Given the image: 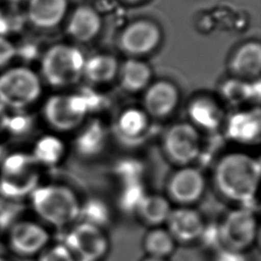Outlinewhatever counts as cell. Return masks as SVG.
Segmentation results:
<instances>
[{
    "mask_svg": "<svg viewBox=\"0 0 261 261\" xmlns=\"http://www.w3.org/2000/svg\"><path fill=\"white\" fill-rule=\"evenodd\" d=\"M258 232L254 212L248 207L234 209L219 224V234L224 248L244 251L253 245Z\"/></svg>",
    "mask_w": 261,
    "mask_h": 261,
    "instance_id": "cell-6",
    "label": "cell"
},
{
    "mask_svg": "<svg viewBox=\"0 0 261 261\" xmlns=\"http://www.w3.org/2000/svg\"><path fill=\"white\" fill-rule=\"evenodd\" d=\"M37 164L32 155L24 153H14L5 156L2 161V174H17L31 169Z\"/></svg>",
    "mask_w": 261,
    "mask_h": 261,
    "instance_id": "cell-31",
    "label": "cell"
},
{
    "mask_svg": "<svg viewBox=\"0 0 261 261\" xmlns=\"http://www.w3.org/2000/svg\"><path fill=\"white\" fill-rule=\"evenodd\" d=\"M136 211L144 222L156 226L166 222L171 207L168 200L162 196L146 195Z\"/></svg>",
    "mask_w": 261,
    "mask_h": 261,
    "instance_id": "cell-22",
    "label": "cell"
},
{
    "mask_svg": "<svg viewBox=\"0 0 261 261\" xmlns=\"http://www.w3.org/2000/svg\"><path fill=\"white\" fill-rule=\"evenodd\" d=\"M151 77L149 66L139 60H126L121 67V86L128 92L144 89Z\"/></svg>",
    "mask_w": 261,
    "mask_h": 261,
    "instance_id": "cell-26",
    "label": "cell"
},
{
    "mask_svg": "<svg viewBox=\"0 0 261 261\" xmlns=\"http://www.w3.org/2000/svg\"><path fill=\"white\" fill-rule=\"evenodd\" d=\"M106 141L104 125L99 121H92L76 136L74 148L83 157H94L103 151Z\"/></svg>",
    "mask_w": 261,
    "mask_h": 261,
    "instance_id": "cell-18",
    "label": "cell"
},
{
    "mask_svg": "<svg viewBox=\"0 0 261 261\" xmlns=\"http://www.w3.org/2000/svg\"><path fill=\"white\" fill-rule=\"evenodd\" d=\"M64 245L77 261H99L109 248L108 239L101 227L85 221L72 227Z\"/></svg>",
    "mask_w": 261,
    "mask_h": 261,
    "instance_id": "cell-8",
    "label": "cell"
},
{
    "mask_svg": "<svg viewBox=\"0 0 261 261\" xmlns=\"http://www.w3.org/2000/svg\"><path fill=\"white\" fill-rule=\"evenodd\" d=\"M114 173L120 179L122 185L141 181L143 164L138 159L124 158L115 164Z\"/></svg>",
    "mask_w": 261,
    "mask_h": 261,
    "instance_id": "cell-30",
    "label": "cell"
},
{
    "mask_svg": "<svg viewBox=\"0 0 261 261\" xmlns=\"http://www.w3.org/2000/svg\"><path fill=\"white\" fill-rule=\"evenodd\" d=\"M231 69L239 75L255 76L261 69V46L250 42L242 46L231 60Z\"/></svg>",
    "mask_w": 261,
    "mask_h": 261,
    "instance_id": "cell-21",
    "label": "cell"
},
{
    "mask_svg": "<svg viewBox=\"0 0 261 261\" xmlns=\"http://www.w3.org/2000/svg\"><path fill=\"white\" fill-rule=\"evenodd\" d=\"M259 177V160L246 153H228L219 159L214 168V182L219 193L243 204L255 199Z\"/></svg>",
    "mask_w": 261,
    "mask_h": 261,
    "instance_id": "cell-1",
    "label": "cell"
},
{
    "mask_svg": "<svg viewBox=\"0 0 261 261\" xmlns=\"http://www.w3.org/2000/svg\"><path fill=\"white\" fill-rule=\"evenodd\" d=\"M117 61L106 54H97L85 60L83 74L93 83H106L111 81L117 72Z\"/></svg>",
    "mask_w": 261,
    "mask_h": 261,
    "instance_id": "cell-23",
    "label": "cell"
},
{
    "mask_svg": "<svg viewBox=\"0 0 261 261\" xmlns=\"http://www.w3.org/2000/svg\"><path fill=\"white\" fill-rule=\"evenodd\" d=\"M32 118L28 115L20 114L8 118L6 128L13 135H23L28 133L32 127Z\"/></svg>",
    "mask_w": 261,
    "mask_h": 261,
    "instance_id": "cell-33",
    "label": "cell"
},
{
    "mask_svg": "<svg viewBox=\"0 0 261 261\" xmlns=\"http://www.w3.org/2000/svg\"><path fill=\"white\" fill-rule=\"evenodd\" d=\"M177 101L178 93L172 84L157 82L147 90L144 97V106L149 115L162 118L174 110Z\"/></svg>",
    "mask_w": 261,
    "mask_h": 261,
    "instance_id": "cell-13",
    "label": "cell"
},
{
    "mask_svg": "<svg viewBox=\"0 0 261 261\" xmlns=\"http://www.w3.org/2000/svg\"><path fill=\"white\" fill-rule=\"evenodd\" d=\"M85 57L75 47L55 45L44 55L42 72L46 81L54 87L74 84L83 75Z\"/></svg>",
    "mask_w": 261,
    "mask_h": 261,
    "instance_id": "cell-3",
    "label": "cell"
},
{
    "mask_svg": "<svg viewBox=\"0 0 261 261\" xmlns=\"http://www.w3.org/2000/svg\"><path fill=\"white\" fill-rule=\"evenodd\" d=\"M49 241L47 230L32 221H20L9 231L11 250L20 256H33L44 249Z\"/></svg>",
    "mask_w": 261,
    "mask_h": 261,
    "instance_id": "cell-10",
    "label": "cell"
},
{
    "mask_svg": "<svg viewBox=\"0 0 261 261\" xmlns=\"http://www.w3.org/2000/svg\"><path fill=\"white\" fill-rule=\"evenodd\" d=\"M148 124V115L145 111L138 108H128L118 116L115 129L120 139L135 141L147 133Z\"/></svg>",
    "mask_w": 261,
    "mask_h": 261,
    "instance_id": "cell-20",
    "label": "cell"
},
{
    "mask_svg": "<svg viewBox=\"0 0 261 261\" xmlns=\"http://www.w3.org/2000/svg\"><path fill=\"white\" fill-rule=\"evenodd\" d=\"M39 175L34 170L17 174H2L0 177V194L11 200H16L31 195L38 187Z\"/></svg>",
    "mask_w": 261,
    "mask_h": 261,
    "instance_id": "cell-17",
    "label": "cell"
},
{
    "mask_svg": "<svg viewBox=\"0 0 261 261\" xmlns=\"http://www.w3.org/2000/svg\"><path fill=\"white\" fill-rule=\"evenodd\" d=\"M12 1H17V0H12Z\"/></svg>",
    "mask_w": 261,
    "mask_h": 261,
    "instance_id": "cell-42",
    "label": "cell"
},
{
    "mask_svg": "<svg viewBox=\"0 0 261 261\" xmlns=\"http://www.w3.org/2000/svg\"><path fill=\"white\" fill-rule=\"evenodd\" d=\"M65 153L64 143L55 136H45L36 143L32 157L36 163L52 166L57 164Z\"/></svg>",
    "mask_w": 261,
    "mask_h": 261,
    "instance_id": "cell-25",
    "label": "cell"
},
{
    "mask_svg": "<svg viewBox=\"0 0 261 261\" xmlns=\"http://www.w3.org/2000/svg\"><path fill=\"white\" fill-rule=\"evenodd\" d=\"M31 197L36 213L51 225L63 227L80 217L82 204L74 192L65 186L37 187Z\"/></svg>",
    "mask_w": 261,
    "mask_h": 261,
    "instance_id": "cell-2",
    "label": "cell"
},
{
    "mask_svg": "<svg viewBox=\"0 0 261 261\" xmlns=\"http://www.w3.org/2000/svg\"><path fill=\"white\" fill-rule=\"evenodd\" d=\"M8 118H9V116L7 115L3 105L0 104V132L6 128L7 122H8Z\"/></svg>",
    "mask_w": 261,
    "mask_h": 261,
    "instance_id": "cell-37",
    "label": "cell"
},
{
    "mask_svg": "<svg viewBox=\"0 0 261 261\" xmlns=\"http://www.w3.org/2000/svg\"><path fill=\"white\" fill-rule=\"evenodd\" d=\"M101 18L96 10L89 6L77 7L67 23V33L75 40L87 42L99 32Z\"/></svg>",
    "mask_w": 261,
    "mask_h": 261,
    "instance_id": "cell-16",
    "label": "cell"
},
{
    "mask_svg": "<svg viewBox=\"0 0 261 261\" xmlns=\"http://www.w3.org/2000/svg\"><path fill=\"white\" fill-rule=\"evenodd\" d=\"M163 150L171 162L188 166L201 152V140L196 127L187 122L170 126L163 137Z\"/></svg>",
    "mask_w": 261,
    "mask_h": 261,
    "instance_id": "cell-7",
    "label": "cell"
},
{
    "mask_svg": "<svg viewBox=\"0 0 261 261\" xmlns=\"http://www.w3.org/2000/svg\"><path fill=\"white\" fill-rule=\"evenodd\" d=\"M126 1H130V2H136V1H139V0H126Z\"/></svg>",
    "mask_w": 261,
    "mask_h": 261,
    "instance_id": "cell-40",
    "label": "cell"
},
{
    "mask_svg": "<svg viewBox=\"0 0 261 261\" xmlns=\"http://www.w3.org/2000/svg\"><path fill=\"white\" fill-rule=\"evenodd\" d=\"M16 28V22L11 19H8L5 15L0 12V34H6L11 29Z\"/></svg>",
    "mask_w": 261,
    "mask_h": 261,
    "instance_id": "cell-36",
    "label": "cell"
},
{
    "mask_svg": "<svg viewBox=\"0 0 261 261\" xmlns=\"http://www.w3.org/2000/svg\"><path fill=\"white\" fill-rule=\"evenodd\" d=\"M80 216L84 218L83 221L101 227L109 221L110 213L104 202L99 199H90L81 206Z\"/></svg>",
    "mask_w": 261,
    "mask_h": 261,
    "instance_id": "cell-28",
    "label": "cell"
},
{
    "mask_svg": "<svg viewBox=\"0 0 261 261\" xmlns=\"http://www.w3.org/2000/svg\"><path fill=\"white\" fill-rule=\"evenodd\" d=\"M188 113L196 126L206 130L216 129L222 117L220 108L209 98H198L194 100L189 106Z\"/></svg>",
    "mask_w": 261,
    "mask_h": 261,
    "instance_id": "cell-19",
    "label": "cell"
},
{
    "mask_svg": "<svg viewBox=\"0 0 261 261\" xmlns=\"http://www.w3.org/2000/svg\"><path fill=\"white\" fill-rule=\"evenodd\" d=\"M159 40V29L150 21L140 20L123 30L119 43L126 53L144 54L155 48Z\"/></svg>",
    "mask_w": 261,
    "mask_h": 261,
    "instance_id": "cell-12",
    "label": "cell"
},
{
    "mask_svg": "<svg viewBox=\"0 0 261 261\" xmlns=\"http://www.w3.org/2000/svg\"><path fill=\"white\" fill-rule=\"evenodd\" d=\"M5 157V148L0 144V160L4 159Z\"/></svg>",
    "mask_w": 261,
    "mask_h": 261,
    "instance_id": "cell-38",
    "label": "cell"
},
{
    "mask_svg": "<svg viewBox=\"0 0 261 261\" xmlns=\"http://www.w3.org/2000/svg\"><path fill=\"white\" fill-rule=\"evenodd\" d=\"M205 184L201 170L192 166H182L170 176L167 182V193L175 203L188 206L201 199Z\"/></svg>",
    "mask_w": 261,
    "mask_h": 261,
    "instance_id": "cell-9",
    "label": "cell"
},
{
    "mask_svg": "<svg viewBox=\"0 0 261 261\" xmlns=\"http://www.w3.org/2000/svg\"><path fill=\"white\" fill-rule=\"evenodd\" d=\"M143 247L149 257L165 259L173 253L175 240L167 229L155 227L146 233L143 240Z\"/></svg>",
    "mask_w": 261,
    "mask_h": 261,
    "instance_id": "cell-24",
    "label": "cell"
},
{
    "mask_svg": "<svg viewBox=\"0 0 261 261\" xmlns=\"http://www.w3.org/2000/svg\"><path fill=\"white\" fill-rule=\"evenodd\" d=\"M88 101L82 95H55L44 106L47 122L56 130L68 132L79 126L88 111Z\"/></svg>",
    "mask_w": 261,
    "mask_h": 261,
    "instance_id": "cell-4",
    "label": "cell"
},
{
    "mask_svg": "<svg viewBox=\"0 0 261 261\" xmlns=\"http://www.w3.org/2000/svg\"><path fill=\"white\" fill-rule=\"evenodd\" d=\"M166 224L167 230L175 242L182 243L200 239L206 225L201 214L189 207L171 209L166 219Z\"/></svg>",
    "mask_w": 261,
    "mask_h": 261,
    "instance_id": "cell-11",
    "label": "cell"
},
{
    "mask_svg": "<svg viewBox=\"0 0 261 261\" xmlns=\"http://www.w3.org/2000/svg\"><path fill=\"white\" fill-rule=\"evenodd\" d=\"M0 261H7V260H5V259H2V258H0Z\"/></svg>",
    "mask_w": 261,
    "mask_h": 261,
    "instance_id": "cell-41",
    "label": "cell"
},
{
    "mask_svg": "<svg viewBox=\"0 0 261 261\" xmlns=\"http://www.w3.org/2000/svg\"><path fill=\"white\" fill-rule=\"evenodd\" d=\"M261 132L260 113L256 111H241L230 116L226 126L227 137L236 142L251 144L259 140Z\"/></svg>",
    "mask_w": 261,
    "mask_h": 261,
    "instance_id": "cell-14",
    "label": "cell"
},
{
    "mask_svg": "<svg viewBox=\"0 0 261 261\" xmlns=\"http://www.w3.org/2000/svg\"><path fill=\"white\" fill-rule=\"evenodd\" d=\"M214 261H247V258L242 251L222 248L216 254Z\"/></svg>",
    "mask_w": 261,
    "mask_h": 261,
    "instance_id": "cell-34",
    "label": "cell"
},
{
    "mask_svg": "<svg viewBox=\"0 0 261 261\" xmlns=\"http://www.w3.org/2000/svg\"><path fill=\"white\" fill-rule=\"evenodd\" d=\"M144 261H166L165 259H161V258H154V257H147Z\"/></svg>",
    "mask_w": 261,
    "mask_h": 261,
    "instance_id": "cell-39",
    "label": "cell"
},
{
    "mask_svg": "<svg viewBox=\"0 0 261 261\" xmlns=\"http://www.w3.org/2000/svg\"><path fill=\"white\" fill-rule=\"evenodd\" d=\"M223 97L232 104H239L251 98H259L260 86L256 84H247L239 80L226 81L221 87Z\"/></svg>",
    "mask_w": 261,
    "mask_h": 261,
    "instance_id": "cell-27",
    "label": "cell"
},
{
    "mask_svg": "<svg viewBox=\"0 0 261 261\" xmlns=\"http://www.w3.org/2000/svg\"><path fill=\"white\" fill-rule=\"evenodd\" d=\"M146 195L147 194L141 181L125 184L123 185L119 195V206L126 212L136 211Z\"/></svg>",
    "mask_w": 261,
    "mask_h": 261,
    "instance_id": "cell-29",
    "label": "cell"
},
{
    "mask_svg": "<svg viewBox=\"0 0 261 261\" xmlns=\"http://www.w3.org/2000/svg\"><path fill=\"white\" fill-rule=\"evenodd\" d=\"M38 261H76L70 250L62 244L55 245L43 252Z\"/></svg>",
    "mask_w": 261,
    "mask_h": 261,
    "instance_id": "cell-32",
    "label": "cell"
},
{
    "mask_svg": "<svg viewBox=\"0 0 261 261\" xmlns=\"http://www.w3.org/2000/svg\"><path fill=\"white\" fill-rule=\"evenodd\" d=\"M41 93L38 76L28 68H15L0 77V102L12 108H22Z\"/></svg>",
    "mask_w": 261,
    "mask_h": 261,
    "instance_id": "cell-5",
    "label": "cell"
},
{
    "mask_svg": "<svg viewBox=\"0 0 261 261\" xmlns=\"http://www.w3.org/2000/svg\"><path fill=\"white\" fill-rule=\"evenodd\" d=\"M15 49L6 40L0 37V66L7 63L14 55Z\"/></svg>",
    "mask_w": 261,
    "mask_h": 261,
    "instance_id": "cell-35",
    "label": "cell"
},
{
    "mask_svg": "<svg viewBox=\"0 0 261 261\" xmlns=\"http://www.w3.org/2000/svg\"><path fill=\"white\" fill-rule=\"evenodd\" d=\"M66 8V0H31L28 16L39 28H52L62 20Z\"/></svg>",
    "mask_w": 261,
    "mask_h": 261,
    "instance_id": "cell-15",
    "label": "cell"
}]
</instances>
